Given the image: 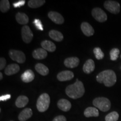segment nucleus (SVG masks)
Wrapping results in <instances>:
<instances>
[{
	"instance_id": "13",
	"label": "nucleus",
	"mask_w": 121,
	"mask_h": 121,
	"mask_svg": "<svg viewBox=\"0 0 121 121\" xmlns=\"http://www.w3.org/2000/svg\"><path fill=\"white\" fill-rule=\"evenodd\" d=\"M57 106L62 111L68 112L71 108V103L67 99H61L57 103Z\"/></svg>"
},
{
	"instance_id": "15",
	"label": "nucleus",
	"mask_w": 121,
	"mask_h": 121,
	"mask_svg": "<svg viewBox=\"0 0 121 121\" xmlns=\"http://www.w3.org/2000/svg\"><path fill=\"white\" fill-rule=\"evenodd\" d=\"M47 52L43 48H38L33 52V58L36 60H43L47 57Z\"/></svg>"
},
{
	"instance_id": "27",
	"label": "nucleus",
	"mask_w": 121,
	"mask_h": 121,
	"mask_svg": "<svg viewBox=\"0 0 121 121\" xmlns=\"http://www.w3.org/2000/svg\"><path fill=\"white\" fill-rule=\"evenodd\" d=\"M119 119V114L117 112H112L105 116V121H117Z\"/></svg>"
},
{
	"instance_id": "12",
	"label": "nucleus",
	"mask_w": 121,
	"mask_h": 121,
	"mask_svg": "<svg viewBox=\"0 0 121 121\" xmlns=\"http://www.w3.org/2000/svg\"><path fill=\"white\" fill-rule=\"evenodd\" d=\"M79 63V59L76 57H69V58H66L64 61L65 66L68 68H71V69L76 67L77 66H78Z\"/></svg>"
},
{
	"instance_id": "5",
	"label": "nucleus",
	"mask_w": 121,
	"mask_h": 121,
	"mask_svg": "<svg viewBox=\"0 0 121 121\" xmlns=\"http://www.w3.org/2000/svg\"><path fill=\"white\" fill-rule=\"evenodd\" d=\"M9 56L14 61L19 63H24L26 60L25 54L22 51L11 49L9 51Z\"/></svg>"
},
{
	"instance_id": "36",
	"label": "nucleus",
	"mask_w": 121,
	"mask_h": 121,
	"mask_svg": "<svg viewBox=\"0 0 121 121\" xmlns=\"http://www.w3.org/2000/svg\"></svg>"
},
{
	"instance_id": "24",
	"label": "nucleus",
	"mask_w": 121,
	"mask_h": 121,
	"mask_svg": "<svg viewBox=\"0 0 121 121\" xmlns=\"http://www.w3.org/2000/svg\"><path fill=\"white\" fill-rule=\"evenodd\" d=\"M35 69L39 74L42 76H46L49 73V69L42 63H38L35 66Z\"/></svg>"
},
{
	"instance_id": "8",
	"label": "nucleus",
	"mask_w": 121,
	"mask_h": 121,
	"mask_svg": "<svg viewBox=\"0 0 121 121\" xmlns=\"http://www.w3.org/2000/svg\"><path fill=\"white\" fill-rule=\"evenodd\" d=\"M22 35L23 41L26 43H29L33 38V34L28 25H24L22 29Z\"/></svg>"
},
{
	"instance_id": "11",
	"label": "nucleus",
	"mask_w": 121,
	"mask_h": 121,
	"mask_svg": "<svg viewBox=\"0 0 121 121\" xmlns=\"http://www.w3.org/2000/svg\"><path fill=\"white\" fill-rule=\"evenodd\" d=\"M81 29L82 33L87 37H90L94 34V30L91 25L87 22H83L81 25Z\"/></svg>"
},
{
	"instance_id": "29",
	"label": "nucleus",
	"mask_w": 121,
	"mask_h": 121,
	"mask_svg": "<svg viewBox=\"0 0 121 121\" xmlns=\"http://www.w3.org/2000/svg\"><path fill=\"white\" fill-rule=\"evenodd\" d=\"M119 50L118 48H113L110 51V58L112 60H116L118 58Z\"/></svg>"
},
{
	"instance_id": "3",
	"label": "nucleus",
	"mask_w": 121,
	"mask_h": 121,
	"mask_svg": "<svg viewBox=\"0 0 121 121\" xmlns=\"http://www.w3.org/2000/svg\"><path fill=\"white\" fill-rule=\"evenodd\" d=\"M50 104V96L47 93L40 95L37 102V108L40 112H44L49 108Z\"/></svg>"
},
{
	"instance_id": "16",
	"label": "nucleus",
	"mask_w": 121,
	"mask_h": 121,
	"mask_svg": "<svg viewBox=\"0 0 121 121\" xmlns=\"http://www.w3.org/2000/svg\"><path fill=\"white\" fill-rule=\"evenodd\" d=\"M33 115V111L30 108H27L24 109L21 112L19 115V120L20 121H26L29 119Z\"/></svg>"
},
{
	"instance_id": "28",
	"label": "nucleus",
	"mask_w": 121,
	"mask_h": 121,
	"mask_svg": "<svg viewBox=\"0 0 121 121\" xmlns=\"http://www.w3.org/2000/svg\"><path fill=\"white\" fill-rule=\"evenodd\" d=\"M94 53V55L95 56V58H96L98 60H102L103 58H104V53L102 52V49L99 47H96L93 50Z\"/></svg>"
},
{
	"instance_id": "17",
	"label": "nucleus",
	"mask_w": 121,
	"mask_h": 121,
	"mask_svg": "<svg viewBox=\"0 0 121 121\" xmlns=\"http://www.w3.org/2000/svg\"><path fill=\"white\" fill-rule=\"evenodd\" d=\"M95 69V63L91 59L87 60L83 66V71L85 73L90 74Z\"/></svg>"
},
{
	"instance_id": "30",
	"label": "nucleus",
	"mask_w": 121,
	"mask_h": 121,
	"mask_svg": "<svg viewBox=\"0 0 121 121\" xmlns=\"http://www.w3.org/2000/svg\"><path fill=\"white\" fill-rule=\"evenodd\" d=\"M33 23L34 24L35 26L37 29L40 30H43V27L42 26V22L40 21V20L35 19L34 22H33Z\"/></svg>"
},
{
	"instance_id": "10",
	"label": "nucleus",
	"mask_w": 121,
	"mask_h": 121,
	"mask_svg": "<svg viewBox=\"0 0 121 121\" xmlns=\"http://www.w3.org/2000/svg\"><path fill=\"white\" fill-rule=\"evenodd\" d=\"M74 77V74L70 71H63L57 75V79L60 81H66L72 80Z\"/></svg>"
},
{
	"instance_id": "4",
	"label": "nucleus",
	"mask_w": 121,
	"mask_h": 121,
	"mask_svg": "<svg viewBox=\"0 0 121 121\" xmlns=\"http://www.w3.org/2000/svg\"><path fill=\"white\" fill-rule=\"evenodd\" d=\"M93 105L96 108L102 112H107L110 109L111 103L108 98L105 97H98L94 99Z\"/></svg>"
},
{
	"instance_id": "19",
	"label": "nucleus",
	"mask_w": 121,
	"mask_h": 121,
	"mask_svg": "<svg viewBox=\"0 0 121 121\" xmlns=\"http://www.w3.org/2000/svg\"><path fill=\"white\" fill-rule=\"evenodd\" d=\"M41 46L43 49L50 52H53L56 49V45L53 42L48 40H45L42 42Z\"/></svg>"
},
{
	"instance_id": "25",
	"label": "nucleus",
	"mask_w": 121,
	"mask_h": 121,
	"mask_svg": "<svg viewBox=\"0 0 121 121\" xmlns=\"http://www.w3.org/2000/svg\"><path fill=\"white\" fill-rule=\"evenodd\" d=\"M45 3V0H30L29 1L28 4L30 8L36 9L41 7Z\"/></svg>"
},
{
	"instance_id": "33",
	"label": "nucleus",
	"mask_w": 121,
	"mask_h": 121,
	"mask_svg": "<svg viewBox=\"0 0 121 121\" xmlns=\"http://www.w3.org/2000/svg\"><path fill=\"white\" fill-rule=\"evenodd\" d=\"M66 118L64 116L62 115H60V116H58L56 117L53 119V121H66Z\"/></svg>"
},
{
	"instance_id": "9",
	"label": "nucleus",
	"mask_w": 121,
	"mask_h": 121,
	"mask_svg": "<svg viewBox=\"0 0 121 121\" xmlns=\"http://www.w3.org/2000/svg\"><path fill=\"white\" fill-rule=\"evenodd\" d=\"M48 17L54 23L60 25L64 22V18L60 13L57 12L50 11L48 13Z\"/></svg>"
},
{
	"instance_id": "7",
	"label": "nucleus",
	"mask_w": 121,
	"mask_h": 121,
	"mask_svg": "<svg viewBox=\"0 0 121 121\" xmlns=\"http://www.w3.org/2000/svg\"><path fill=\"white\" fill-rule=\"evenodd\" d=\"M91 14L93 17L100 22H105L107 20V14L102 9L99 7H95L91 11Z\"/></svg>"
},
{
	"instance_id": "6",
	"label": "nucleus",
	"mask_w": 121,
	"mask_h": 121,
	"mask_svg": "<svg viewBox=\"0 0 121 121\" xmlns=\"http://www.w3.org/2000/svg\"><path fill=\"white\" fill-rule=\"evenodd\" d=\"M106 10L113 14H117L120 12V4L114 1H106L104 4Z\"/></svg>"
},
{
	"instance_id": "34",
	"label": "nucleus",
	"mask_w": 121,
	"mask_h": 121,
	"mask_svg": "<svg viewBox=\"0 0 121 121\" xmlns=\"http://www.w3.org/2000/svg\"><path fill=\"white\" fill-rule=\"evenodd\" d=\"M11 98V95L10 94H6L3 95V96H1L0 97V100L1 101H6L7 100H8Z\"/></svg>"
},
{
	"instance_id": "23",
	"label": "nucleus",
	"mask_w": 121,
	"mask_h": 121,
	"mask_svg": "<svg viewBox=\"0 0 121 121\" xmlns=\"http://www.w3.org/2000/svg\"><path fill=\"white\" fill-rule=\"evenodd\" d=\"M99 115V111L94 107H88L84 111V116L87 118L91 117H97Z\"/></svg>"
},
{
	"instance_id": "1",
	"label": "nucleus",
	"mask_w": 121,
	"mask_h": 121,
	"mask_svg": "<svg viewBox=\"0 0 121 121\" xmlns=\"http://www.w3.org/2000/svg\"><path fill=\"white\" fill-rule=\"evenodd\" d=\"M85 87L83 83L76 79V81L72 85H69L66 87V94L70 98L76 99L80 98L84 95L85 93Z\"/></svg>"
},
{
	"instance_id": "26",
	"label": "nucleus",
	"mask_w": 121,
	"mask_h": 121,
	"mask_svg": "<svg viewBox=\"0 0 121 121\" xmlns=\"http://www.w3.org/2000/svg\"><path fill=\"white\" fill-rule=\"evenodd\" d=\"M10 8V4L8 0H1L0 2V10L2 13H6Z\"/></svg>"
},
{
	"instance_id": "37",
	"label": "nucleus",
	"mask_w": 121,
	"mask_h": 121,
	"mask_svg": "<svg viewBox=\"0 0 121 121\" xmlns=\"http://www.w3.org/2000/svg\"></svg>"
},
{
	"instance_id": "20",
	"label": "nucleus",
	"mask_w": 121,
	"mask_h": 121,
	"mask_svg": "<svg viewBox=\"0 0 121 121\" xmlns=\"http://www.w3.org/2000/svg\"><path fill=\"white\" fill-rule=\"evenodd\" d=\"M15 18L18 23L22 25H26L29 22L28 16L25 13L19 12L16 13Z\"/></svg>"
},
{
	"instance_id": "32",
	"label": "nucleus",
	"mask_w": 121,
	"mask_h": 121,
	"mask_svg": "<svg viewBox=\"0 0 121 121\" xmlns=\"http://www.w3.org/2000/svg\"><path fill=\"white\" fill-rule=\"evenodd\" d=\"M25 4V1H18L17 2H15L14 4H13V7L16 8V7H22V6H24V4Z\"/></svg>"
},
{
	"instance_id": "31",
	"label": "nucleus",
	"mask_w": 121,
	"mask_h": 121,
	"mask_svg": "<svg viewBox=\"0 0 121 121\" xmlns=\"http://www.w3.org/2000/svg\"><path fill=\"white\" fill-rule=\"evenodd\" d=\"M6 65V60L4 58L1 57L0 58V70H2Z\"/></svg>"
},
{
	"instance_id": "21",
	"label": "nucleus",
	"mask_w": 121,
	"mask_h": 121,
	"mask_svg": "<svg viewBox=\"0 0 121 121\" xmlns=\"http://www.w3.org/2000/svg\"><path fill=\"white\" fill-rule=\"evenodd\" d=\"M29 103L28 98L24 95H20L17 98L15 102V105L17 108H23Z\"/></svg>"
},
{
	"instance_id": "22",
	"label": "nucleus",
	"mask_w": 121,
	"mask_h": 121,
	"mask_svg": "<svg viewBox=\"0 0 121 121\" xmlns=\"http://www.w3.org/2000/svg\"><path fill=\"white\" fill-rule=\"evenodd\" d=\"M49 36L51 39L56 42H60L63 39V35L61 33L56 30H52L49 32Z\"/></svg>"
},
{
	"instance_id": "2",
	"label": "nucleus",
	"mask_w": 121,
	"mask_h": 121,
	"mask_svg": "<svg viewBox=\"0 0 121 121\" xmlns=\"http://www.w3.org/2000/svg\"><path fill=\"white\" fill-rule=\"evenodd\" d=\"M96 81L100 84H104L107 87H111L116 84L117 76L112 69H107L100 72L96 76Z\"/></svg>"
},
{
	"instance_id": "14",
	"label": "nucleus",
	"mask_w": 121,
	"mask_h": 121,
	"mask_svg": "<svg viewBox=\"0 0 121 121\" xmlns=\"http://www.w3.org/2000/svg\"><path fill=\"white\" fill-rule=\"evenodd\" d=\"M35 75L31 69H27L22 75L21 78L24 82L29 83L31 82L34 79Z\"/></svg>"
},
{
	"instance_id": "18",
	"label": "nucleus",
	"mask_w": 121,
	"mask_h": 121,
	"mask_svg": "<svg viewBox=\"0 0 121 121\" xmlns=\"http://www.w3.org/2000/svg\"><path fill=\"white\" fill-rule=\"evenodd\" d=\"M20 71V67L17 64L13 63V64H10L8 65L6 67L4 72L5 74L7 76H10L14 75Z\"/></svg>"
},
{
	"instance_id": "35",
	"label": "nucleus",
	"mask_w": 121,
	"mask_h": 121,
	"mask_svg": "<svg viewBox=\"0 0 121 121\" xmlns=\"http://www.w3.org/2000/svg\"><path fill=\"white\" fill-rule=\"evenodd\" d=\"M2 78H3L2 73H1V72H0V80H2Z\"/></svg>"
}]
</instances>
